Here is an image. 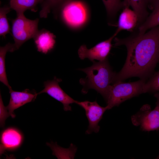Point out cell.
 <instances>
[{
    "label": "cell",
    "instance_id": "obj_1",
    "mask_svg": "<svg viewBox=\"0 0 159 159\" xmlns=\"http://www.w3.org/2000/svg\"><path fill=\"white\" fill-rule=\"evenodd\" d=\"M115 46L126 47L127 56L122 68L116 73L113 83L133 77L146 81L159 62V26L143 34L138 32L124 38H115Z\"/></svg>",
    "mask_w": 159,
    "mask_h": 159
},
{
    "label": "cell",
    "instance_id": "obj_2",
    "mask_svg": "<svg viewBox=\"0 0 159 159\" xmlns=\"http://www.w3.org/2000/svg\"><path fill=\"white\" fill-rule=\"evenodd\" d=\"M92 62L90 67L79 69L86 74L85 78H81L79 81L83 87L82 92L85 94L89 90L94 89L100 94L106 102L116 72L113 71L108 59Z\"/></svg>",
    "mask_w": 159,
    "mask_h": 159
},
{
    "label": "cell",
    "instance_id": "obj_3",
    "mask_svg": "<svg viewBox=\"0 0 159 159\" xmlns=\"http://www.w3.org/2000/svg\"><path fill=\"white\" fill-rule=\"evenodd\" d=\"M146 81L140 79L132 82L125 83L120 81L113 83L106 102L108 110L118 106L127 100L144 93L143 87Z\"/></svg>",
    "mask_w": 159,
    "mask_h": 159
},
{
    "label": "cell",
    "instance_id": "obj_4",
    "mask_svg": "<svg viewBox=\"0 0 159 159\" xmlns=\"http://www.w3.org/2000/svg\"><path fill=\"white\" fill-rule=\"evenodd\" d=\"M39 21L38 19L34 20L27 19L24 14H17L16 18L12 21V33L14 41L13 52L27 41L34 38L39 31Z\"/></svg>",
    "mask_w": 159,
    "mask_h": 159
},
{
    "label": "cell",
    "instance_id": "obj_5",
    "mask_svg": "<svg viewBox=\"0 0 159 159\" xmlns=\"http://www.w3.org/2000/svg\"><path fill=\"white\" fill-rule=\"evenodd\" d=\"M59 11L63 21L69 26L73 28L83 25L88 18L86 6L80 1L74 0L68 3Z\"/></svg>",
    "mask_w": 159,
    "mask_h": 159
},
{
    "label": "cell",
    "instance_id": "obj_6",
    "mask_svg": "<svg viewBox=\"0 0 159 159\" xmlns=\"http://www.w3.org/2000/svg\"><path fill=\"white\" fill-rule=\"evenodd\" d=\"M132 124L139 126L145 131L157 130L159 129V107L156 105L152 110L150 105L145 104L131 117Z\"/></svg>",
    "mask_w": 159,
    "mask_h": 159
},
{
    "label": "cell",
    "instance_id": "obj_7",
    "mask_svg": "<svg viewBox=\"0 0 159 159\" xmlns=\"http://www.w3.org/2000/svg\"><path fill=\"white\" fill-rule=\"evenodd\" d=\"M76 104L85 110L88 121L89 125L86 131V134H90L92 132H98L100 129L98 123L102 118L104 112L108 110L107 106L105 107L101 106L96 100L94 102L87 100L82 102L77 101Z\"/></svg>",
    "mask_w": 159,
    "mask_h": 159
},
{
    "label": "cell",
    "instance_id": "obj_8",
    "mask_svg": "<svg viewBox=\"0 0 159 159\" xmlns=\"http://www.w3.org/2000/svg\"><path fill=\"white\" fill-rule=\"evenodd\" d=\"M117 35L115 33L108 39L90 49H88L85 45H81L78 52L79 58L82 60L87 58L92 62L95 60L101 61L108 59L112 46V41Z\"/></svg>",
    "mask_w": 159,
    "mask_h": 159
},
{
    "label": "cell",
    "instance_id": "obj_9",
    "mask_svg": "<svg viewBox=\"0 0 159 159\" xmlns=\"http://www.w3.org/2000/svg\"><path fill=\"white\" fill-rule=\"evenodd\" d=\"M62 81L61 79L54 77L52 80H48L44 82V88L37 94L46 93L61 102L63 105L64 111H71L70 105L76 103L77 101L69 96L61 88L59 83Z\"/></svg>",
    "mask_w": 159,
    "mask_h": 159
},
{
    "label": "cell",
    "instance_id": "obj_10",
    "mask_svg": "<svg viewBox=\"0 0 159 159\" xmlns=\"http://www.w3.org/2000/svg\"><path fill=\"white\" fill-rule=\"evenodd\" d=\"M23 140V135L17 128L9 127L4 129L0 135V155L6 150L17 149L22 144Z\"/></svg>",
    "mask_w": 159,
    "mask_h": 159
},
{
    "label": "cell",
    "instance_id": "obj_11",
    "mask_svg": "<svg viewBox=\"0 0 159 159\" xmlns=\"http://www.w3.org/2000/svg\"><path fill=\"white\" fill-rule=\"evenodd\" d=\"M10 98L8 105L6 107L9 116L15 117L14 110L34 100L37 93L26 89L22 92L16 91L12 88L9 90Z\"/></svg>",
    "mask_w": 159,
    "mask_h": 159
},
{
    "label": "cell",
    "instance_id": "obj_12",
    "mask_svg": "<svg viewBox=\"0 0 159 159\" xmlns=\"http://www.w3.org/2000/svg\"><path fill=\"white\" fill-rule=\"evenodd\" d=\"M117 26V28L115 32L117 34L123 30L132 31L138 26V19L137 14L129 7L123 8L119 16Z\"/></svg>",
    "mask_w": 159,
    "mask_h": 159
},
{
    "label": "cell",
    "instance_id": "obj_13",
    "mask_svg": "<svg viewBox=\"0 0 159 159\" xmlns=\"http://www.w3.org/2000/svg\"><path fill=\"white\" fill-rule=\"evenodd\" d=\"M56 36L53 34L45 29L38 31L33 38L37 51L47 54L54 46Z\"/></svg>",
    "mask_w": 159,
    "mask_h": 159
},
{
    "label": "cell",
    "instance_id": "obj_14",
    "mask_svg": "<svg viewBox=\"0 0 159 159\" xmlns=\"http://www.w3.org/2000/svg\"><path fill=\"white\" fill-rule=\"evenodd\" d=\"M123 8L132 7L137 14L138 19V26L145 21L148 16L147 0H124L122 2Z\"/></svg>",
    "mask_w": 159,
    "mask_h": 159
},
{
    "label": "cell",
    "instance_id": "obj_15",
    "mask_svg": "<svg viewBox=\"0 0 159 159\" xmlns=\"http://www.w3.org/2000/svg\"><path fill=\"white\" fill-rule=\"evenodd\" d=\"M43 0H10L9 6L14 10L17 14H24L27 10L37 11V7L39 3L42 4Z\"/></svg>",
    "mask_w": 159,
    "mask_h": 159
},
{
    "label": "cell",
    "instance_id": "obj_16",
    "mask_svg": "<svg viewBox=\"0 0 159 159\" xmlns=\"http://www.w3.org/2000/svg\"><path fill=\"white\" fill-rule=\"evenodd\" d=\"M152 10V12L145 21L138 27L139 34H143L148 30L159 26V1Z\"/></svg>",
    "mask_w": 159,
    "mask_h": 159
},
{
    "label": "cell",
    "instance_id": "obj_17",
    "mask_svg": "<svg viewBox=\"0 0 159 159\" xmlns=\"http://www.w3.org/2000/svg\"><path fill=\"white\" fill-rule=\"evenodd\" d=\"M75 0H43L42 3V9L39 12L41 18H46L51 10L59 11L68 3Z\"/></svg>",
    "mask_w": 159,
    "mask_h": 159
},
{
    "label": "cell",
    "instance_id": "obj_18",
    "mask_svg": "<svg viewBox=\"0 0 159 159\" xmlns=\"http://www.w3.org/2000/svg\"><path fill=\"white\" fill-rule=\"evenodd\" d=\"M13 52V44L8 43L0 48V81L8 87L11 88L7 80L5 67V58L7 52Z\"/></svg>",
    "mask_w": 159,
    "mask_h": 159
},
{
    "label": "cell",
    "instance_id": "obj_19",
    "mask_svg": "<svg viewBox=\"0 0 159 159\" xmlns=\"http://www.w3.org/2000/svg\"><path fill=\"white\" fill-rule=\"evenodd\" d=\"M110 21L113 20L119 11L123 8L121 0H102Z\"/></svg>",
    "mask_w": 159,
    "mask_h": 159
},
{
    "label": "cell",
    "instance_id": "obj_20",
    "mask_svg": "<svg viewBox=\"0 0 159 159\" xmlns=\"http://www.w3.org/2000/svg\"><path fill=\"white\" fill-rule=\"evenodd\" d=\"M11 9L9 6H5L0 9V35L4 37L10 32L6 14L10 11Z\"/></svg>",
    "mask_w": 159,
    "mask_h": 159
},
{
    "label": "cell",
    "instance_id": "obj_21",
    "mask_svg": "<svg viewBox=\"0 0 159 159\" xmlns=\"http://www.w3.org/2000/svg\"><path fill=\"white\" fill-rule=\"evenodd\" d=\"M159 92V70L153 74L146 81L143 87V93Z\"/></svg>",
    "mask_w": 159,
    "mask_h": 159
},
{
    "label": "cell",
    "instance_id": "obj_22",
    "mask_svg": "<svg viewBox=\"0 0 159 159\" xmlns=\"http://www.w3.org/2000/svg\"><path fill=\"white\" fill-rule=\"evenodd\" d=\"M0 125L1 126L4 125L5 120L9 116L6 108L4 106L0 94Z\"/></svg>",
    "mask_w": 159,
    "mask_h": 159
},
{
    "label": "cell",
    "instance_id": "obj_23",
    "mask_svg": "<svg viewBox=\"0 0 159 159\" xmlns=\"http://www.w3.org/2000/svg\"><path fill=\"white\" fill-rule=\"evenodd\" d=\"M148 7L153 9L156 4L159 1V0H147Z\"/></svg>",
    "mask_w": 159,
    "mask_h": 159
},
{
    "label": "cell",
    "instance_id": "obj_24",
    "mask_svg": "<svg viewBox=\"0 0 159 159\" xmlns=\"http://www.w3.org/2000/svg\"><path fill=\"white\" fill-rule=\"evenodd\" d=\"M154 96L157 100L156 105L159 107V92L154 93Z\"/></svg>",
    "mask_w": 159,
    "mask_h": 159
},
{
    "label": "cell",
    "instance_id": "obj_25",
    "mask_svg": "<svg viewBox=\"0 0 159 159\" xmlns=\"http://www.w3.org/2000/svg\"><path fill=\"white\" fill-rule=\"evenodd\" d=\"M156 159H159V155L157 157Z\"/></svg>",
    "mask_w": 159,
    "mask_h": 159
}]
</instances>
